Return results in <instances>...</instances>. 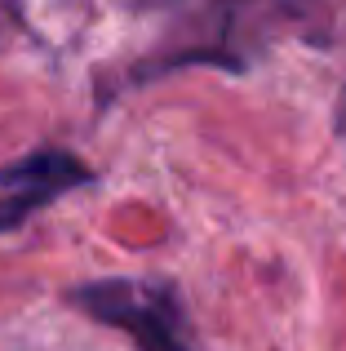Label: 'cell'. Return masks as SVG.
I'll use <instances>...</instances> for the list:
<instances>
[{
    "label": "cell",
    "mask_w": 346,
    "mask_h": 351,
    "mask_svg": "<svg viewBox=\"0 0 346 351\" xmlns=\"http://www.w3.org/2000/svg\"><path fill=\"white\" fill-rule=\"evenodd\" d=\"M89 182H94V169L71 152H31L0 165V236Z\"/></svg>",
    "instance_id": "2"
},
{
    "label": "cell",
    "mask_w": 346,
    "mask_h": 351,
    "mask_svg": "<svg viewBox=\"0 0 346 351\" xmlns=\"http://www.w3.org/2000/svg\"><path fill=\"white\" fill-rule=\"evenodd\" d=\"M71 302L89 320L120 329L138 351H191L182 302L165 280H94L71 289Z\"/></svg>",
    "instance_id": "1"
},
{
    "label": "cell",
    "mask_w": 346,
    "mask_h": 351,
    "mask_svg": "<svg viewBox=\"0 0 346 351\" xmlns=\"http://www.w3.org/2000/svg\"><path fill=\"white\" fill-rule=\"evenodd\" d=\"M338 129H342V138H346V89H342V103H338Z\"/></svg>",
    "instance_id": "3"
}]
</instances>
